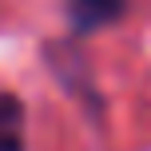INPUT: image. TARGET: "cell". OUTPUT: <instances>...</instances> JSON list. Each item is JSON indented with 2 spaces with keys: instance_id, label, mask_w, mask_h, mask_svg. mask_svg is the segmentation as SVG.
I'll return each mask as SVG.
<instances>
[{
  "instance_id": "2",
  "label": "cell",
  "mask_w": 151,
  "mask_h": 151,
  "mask_svg": "<svg viewBox=\"0 0 151 151\" xmlns=\"http://www.w3.org/2000/svg\"><path fill=\"white\" fill-rule=\"evenodd\" d=\"M0 151H24V104L12 91L0 96Z\"/></svg>"
},
{
  "instance_id": "1",
  "label": "cell",
  "mask_w": 151,
  "mask_h": 151,
  "mask_svg": "<svg viewBox=\"0 0 151 151\" xmlns=\"http://www.w3.org/2000/svg\"><path fill=\"white\" fill-rule=\"evenodd\" d=\"M127 16V0H68V20L76 32H99Z\"/></svg>"
}]
</instances>
